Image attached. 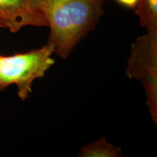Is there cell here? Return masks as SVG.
Listing matches in <instances>:
<instances>
[{"label": "cell", "instance_id": "1", "mask_svg": "<svg viewBox=\"0 0 157 157\" xmlns=\"http://www.w3.org/2000/svg\"><path fill=\"white\" fill-rule=\"evenodd\" d=\"M105 0H42L50 29L48 44L53 53L66 58L95 28L103 13Z\"/></svg>", "mask_w": 157, "mask_h": 157}, {"label": "cell", "instance_id": "2", "mask_svg": "<svg viewBox=\"0 0 157 157\" xmlns=\"http://www.w3.org/2000/svg\"><path fill=\"white\" fill-rule=\"evenodd\" d=\"M52 54L53 50L48 44L25 53L0 56V91L15 84L20 99L26 100L32 92L34 82L43 77L55 63Z\"/></svg>", "mask_w": 157, "mask_h": 157}, {"label": "cell", "instance_id": "3", "mask_svg": "<svg viewBox=\"0 0 157 157\" xmlns=\"http://www.w3.org/2000/svg\"><path fill=\"white\" fill-rule=\"evenodd\" d=\"M126 74L142 82L146 94L147 106L157 123V29H147L131 47Z\"/></svg>", "mask_w": 157, "mask_h": 157}, {"label": "cell", "instance_id": "4", "mask_svg": "<svg viewBox=\"0 0 157 157\" xmlns=\"http://www.w3.org/2000/svg\"><path fill=\"white\" fill-rule=\"evenodd\" d=\"M25 26L48 27L42 0H0V27L15 33Z\"/></svg>", "mask_w": 157, "mask_h": 157}, {"label": "cell", "instance_id": "5", "mask_svg": "<svg viewBox=\"0 0 157 157\" xmlns=\"http://www.w3.org/2000/svg\"><path fill=\"white\" fill-rule=\"evenodd\" d=\"M120 148L107 143L103 137L84 147L78 154L82 157H118L121 156Z\"/></svg>", "mask_w": 157, "mask_h": 157}, {"label": "cell", "instance_id": "6", "mask_svg": "<svg viewBox=\"0 0 157 157\" xmlns=\"http://www.w3.org/2000/svg\"><path fill=\"white\" fill-rule=\"evenodd\" d=\"M135 8L143 27L146 29H157V0H139Z\"/></svg>", "mask_w": 157, "mask_h": 157}, {"label": "cell", "instance_id": "7", "mask_svg": "<svg viewBox=\"0 0 157 157\" xmlns=\"http://www.w3.org/2000/svg\"><path fill=\"white\" fill-rule=\"evenodd\" d=\"M117 2L124 7L135 9L138 4L139 0H117Z\"/></svg>", "mask_w": 157, "mask_h": 157}]
</instances>
